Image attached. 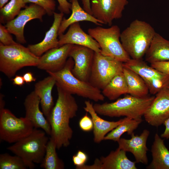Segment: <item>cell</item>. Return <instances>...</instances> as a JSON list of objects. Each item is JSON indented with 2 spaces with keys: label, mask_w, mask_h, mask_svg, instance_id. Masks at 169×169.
Instances as JSON below:
<instances>
[{
  "label": "cell",
  "mask_w": 169,
  "mask_h": 169,
  "mask_svg": "<svg viewBox=\"0 0 169 169\" xmlns=\"http://www.w3.org/2000/svg\"><path fill=\"white\" fill-rule=\"evenodd\" d=\"M57 88L58 98L47 119L51 127L50 138L59 150L70 145L73 135L70 120L76 116L78 106L72 95L58 86Z\"/></svg>",
  "instance_id": "6da1fadb"
},
{
  "label": "cell",
  "mask_w": 169,
  "mask_h": 169,
  "mask_svg": "<svg viewBox=\"0 0 169 169\" xmlns=\"http://www.w3.org/2000/svg\"><path fill=\"white\" fill-rule=\"evenodd\" d=\"M156 33L149 23L136 19L121 33L120 40L131 59H142Z\"/></svg>",
  "instance_id": "7a4b0ae2"
},
{
  "label": "cell",
  "mask_w": 169,
  "mask_h": 169,
  "mask_svg": "<svg viewBox=\"0 0 169 169\" xmlns=\"http://www.w3.org/2000/svg\"><path fill=\"white\" fill-rule=\"evenodd\" d=\"M155 97L147 95L139 97L128 95L114 102L95 104L93 107L100 115L111 117L125 116L139 120L142 119Z\"/></svg>",
  "instance_id": "3957f363"
},
{
  "label": "cell",
  "mask_w": 169,
  "mask_h": 169,
  "mask_svg": "<svg viewBox=\"0 0 169 169\" xmlns=\"http://www.w3.org/2000/svg\"><path fill=\"white\" fill-rule=\"evenodd\" d=\"M74 64V60L69 57L61 69L55 72H47L55 79L56 86L68 93L95 102L103 101L105 97L100 90L93 86L89 82L78 79L73 74L72 69Z\"/></svg>",
  "instance_id": "277c9868"
},
{
  "label": "cell",
  "mask_w": 169,
  "mask_h": 169,
  "mask_svg": "<svg viewBox=\"0 0 169 169\" xmlns=\"http://www.w3.org/2000/svg\"><path fill=\"white\" fill-rule=\"evenodd\" d=\"M46 134L42 129L34 128L30 134L7 149L20 157L27 168L33 169L35 163L40 164L44 156L49 140Z\"/></svg>",
  "instance_id": "5b68a950"
},
{
  "label": "cell",
  "mask_w": 169,
  "mask_h": 169,
  "mask_svg": "<svg viewBox=\"0 0 169 169\" xmlns=\"http://www.w3.org/2000/svg\"><path fill=\"white\" fill-rule=\"evenodd\" d=\"M39 58L19 44L5 45L0 43V70L9 78L24 67H37Z\"/></svg>",
  "instance_id": "8992f818"
},
{
  "label": "cell",
  "mask_w": 169,
  "mask_h": 169,
  "mask_svg": "<svg viewBox=\"0 0 169 169\" xmlns=\"http://www.w3.org/2000/svg\"><path fill=\"white\" fill-rule=\"evenodd\" d=\"M88 32L98 43L102 55L124 63L131 58L120 40V29L117 25L104 28L100 26L89 28Z\"/></svg>",
  "instance_id": "52a82bcc"
},
{
  "label": "cell",
  "mask_w": 169,
  "mask_h": 169,
  "mask_svg": "<svg viewBox=\"0 0 169 169\" xmlns=\"http://www.w3.org/2000/svg\"><path fill=\"white\" fill-rule=\"evenodd\" d=\"M34 127L25 117L18 118L9 110H0V138L9 143H15L30 134Z\"/></svg>",
  "instance_id": "ba28073f"
},
{
  "label": "cell",
  "mask_w": 169,
  "mask_h": 169,
  "mask_svg": "<svg viewBox=\"0 0 169 169\" xmlns=\"http://www.w3.org/2000/svg\"><path fill=\"white\" fill-rule=\"evenodd\" d=\"M123 63L100 52H95L89 82L102 90L113 77L123 72Z\"/></svg>",
  "instance_id": "9c48e42d"
},
{
  "label": "cell",
  "mask_w": 169,
  "mask_h": 169,
  "mask_svg": "<svg viewBox=\"0 0 169 169\" xmlns=\"http://www.w3.org/2000/svg\"><path fill=\"white\" fill-rule=\"evenodd\" d=\"M128 0H90L92 15L102 24L110 26L115 19L122 16Z\"/></svg>",
  "instance_id": "30bf717a"
},
{
  "label": "cell",
  "mask_w": 169,
  "mask_h": 169,
  "mask_svg": "<svg viewBox=\"0 0 169 169\" xmlns=\"http://www.w3.org/2000/svg\"><path fill=\"white\" fill-rule=\"evenodd\" d=\"M46 14V11L42 7L31 3L26 6L16 18L7 23L5 26L11 34L15 35L18 42L25 44L26 41L24 36V30L26 24L34 19H38L42 22L43 16Z\"/></svg>",
  "instance_id": "8fae6325"
},
{
  "label": "cell",
  "mask_w": 169,
  "mask_h": 169,
  "mask_svg": "<svg viewBox=\"0 0 169 169\" xmlns=\"http://www.w3.org/2000/svg\"><path fill=\"white\" fill-rule=\"evenodd\" d=\"M95 52L86 47L74 45L69 57L74 62L72 69L73 74L78 79L89 82L93 63Z\"/></svg>",
  "instance_id": "7c38bea8"
},
{
  "label": "cell",
  "mask_w": 169,
  "mask_h": 169,
  "mask_svg": "<svg viewBox=\"0 0 169 169\" xmlns=\"http://www.w3.org/2000/svg\"><path fill=\"white\" fill-rule=\"evenodd\" d=\"M149 125L158 127L169 116V89L167 87L157 93L144 116Z\"/></svg>",
  "instance_id": "4fadbf2b"
},
{
  "label": "cell",
  "mask_w": 169,
  "mask_h": 169,
  "mask_svg": "<svg viewBox=\"0 0 169 169\" xmlns=\"http://www.w3.org/2000/svg\"><path fill=\"white\" fill-rule=\"evenodd\" d=\"M73 44H68L51 49L39 57L37 67L47 72H55L65 65Z\"/></svg>",
  "instance_id": "5bb4252c"
},
{
  "label": "cell",
  "mask_w": 169,
  "mask_h": 169,
  "mask_svg": "<svg viewBox=\"0 0 169 169\" xmlns=\"http://www.w3.org/2000/svg\"><path fill=\"white\" fill-rule=\"evenodd\" d=\"M126 152L118 147L107 156L96 159L92 165H85L82 169H137L136 162L130 160Z\"/></svg>",
  "instance_id": "9a60e30c"
},
{
  "label": "cell",
  "mask_w": 169,
  "mask_h": 169,
  "mask_svg": "<svg viewBox=\"0 0 169 169\" xmlns=\"http://www.w3.org/2000/svg\"><path fill=\"white\" fill-rule=\"evenodd\" d=\"M58 39L59 47L70 44L88 47L95 52L101 51L97 42L83 30L79 22L71 25L65 34L59 35Z\"/></svg>",
  "instance_id": "2e32d148"
},
{
  "label": "cell",
  "mask_w": 169,
  "mask_h": 169,
  "mask_svg": "<svg viewBox=\"0 0 169 169\" xmlns=\"http://www.w3.org/2000/svg\"><path fill=\"white\" fill-rule=\"evenodd\" d=\"M149 134L150 131L145 129L140 135H135L133 133L130 139L120 138L117 142L118 148L126 152L132 153L136 162L146 165L148 163L146 154L148 149L146 142Z\"/></svg>",
  "instance_id": "e0dca14e"
},
{
  "label": "cell",
  "mask_w": 169,
  "mask_h": 169,
  "mask_svg": "<svg viewBox=\"0 0 169 169\" xmlns=\"http://www.w3.org/2000/svg\"><path fill=\"white\" fill-rule=\"evenodd\" d=\"M40 98L34 91L28 94L24 102L25 117L31 122L34 128H41L50 136L51 127L43 112L40 109Z\"/></svg>",
  "instance_id": "ac0fdd59"
},
{
  "label": "cell",
  "mask_w": 169,
  "mask_h": 169,
  "mask_svg": "<svg viewBox=\"0 0 169 169\" xmlns=\"http://www.w3.org/2000/svg\"><path fill=\"white\" fill-rule=\"evenodd\" d=\"M64 14L54 12L52 24L46 32L43 40L38 44L28 45L27 47L34 54L39 57L49 50L59 47L58 31Z\"/></svg>",
  "instance_id": "d6986e66"
},
{
  "label": "cell",
  "mask_w": 169,
  "mask_h": 169,
  "mask_svg": "<svg viewBox=\"0 0 169 169\" xmlns=\"http://www.w3.org/2000/svg\"><path fill=\"white\" fill-rule=\"evenodd\" d=\"M84 110L90 115L93 125L94 140L97 143L104 140L106 135L123 122L125 117L116 121H110L104 120L99 117L93 107V105L90 100L84 102Z\"/></svg>",
  "instance_id": "ffe728a7"
},
{
  "label": "cell",
  "mask_w": 169,
  "mask_h": 169,
  "mask_svg": "<svg viewBox=\"0 0 169 169\" xmlns=\"http://www.w3.org/2000/svg\"><path fill=\"white\" fill-rule=\"evenodd\" d=\"M56 83L54 78L49 75L38 81L34 85V91L40 98L42 111L46 119L49 117L54 105L52 92Z\"/></svg>",
  "instance_id": "44dd1931"
},
{
  "label": "cell",
  "mask_w": 169,
  "mask_h": 169,
  "mask_svg": "<svg viewBox=\"0 0 169 169\" xmlns=\"http://www.w3.org/2000/svg\"><path fill=\"white\" fill-rule=\"evenodd\" d=\"M123 65L137 74L146 84L158 79L169 80V75L164 74L149 66L142 59H131L123 63Z\"/></svg>",
  "instance_id": "7402d4cb"
},
{
  "label": "cell",
  "mask_w": 169,
  "mask_h": 169,
  "mask_svg": "<svg viewBox=\"0 0 169 169\" xmlns=\"http://www.w3.org/2000/svg\"><path fill=\"white\" fill-rule=\"evenodd\" d=\"M70 2L72 13L68 18L63 17L59 28L58 35L63 34L71 25L81 21L90 22L98 26H102L101 22L81 7L78 0H70Z\"/></svg>",
  "instance_id": "603a6c76"
},
{
  "label": "cell",
  "mask_w": 169,
  "mask_h": 169,
  "mask_svg": "<svg viewBox=\"0 0 169 169\" xmlns=\"http://www.w3.org/2000/svg\"><path fill=\"white\" fill-rule=\"evenodd\" d=\"M145 56L150 64L169 61V40L156 33Z\"/></svg>",
  "instance_id": "cb8c5ba5"
},
{
  "label": "cell",
  "mask_w": 169,
  "mask_h": 169,
  "mask_svg": "<svg viewBox=\"0 0 169 169\" xmlns=\"http://www.w3.org/2000/svg\"><path fill=\"white\" fill-rule=\"evenodd\" d=\"M151 151L152 160L147 169H169V151L157 133L155 135Z\"/></svg>",
  "instance_id": "d4e9b609"
},
{
  "label": "cell",
  "mask_w": 169,
  "mask_h": 169,
  "mask_svg": "<svg viewBox=\"0 0 169 169\" xmlns=\"http://www.w3.org/2000/svg\"><path fill=\"white\" fill-rule=\"evenodd\" d=\"M123 72L128 87V94L139 97L148 95L149 92L148 87L139 75L124 66Z\"/></svg>",
  "instance_id": "484cf974"
},
{
  "label": "cell",
  "mask_w": 169,
  "mask_h": 169,
  "mask_svg": "<svg viewBox=\"0 0 169 169\" xmlns=\"http://www.w3.org/2000/svg\"><path fill=\"white\" fill-rule=\"evenodd\" d=\"M102 93L110 100H116L122 95L128 94V87L123 72L113 77L102 90Z\"/></svg>",
  "instance_id": "4316f807"
},
{
  "label": "cell",
  "mask_w": 169,
  "mask_h": 169,
  "mask_svg": "<svg viewBox=\"0 0 169 169\" xmlns=\"http://www.w3.org/2000/svg\"><path fill=\"white\" fill-rule=\"evenodd\" d=\"M56 144L51 138L47 143L44 158L40 164L41 168L44 169H63L65 166L64 162L57 154Z\"/></svg>",
  "instance_id": "83f0119b"
},
{
  "label": "cell",
  "mask_w": 169,
  "mask_h": 169,
  "mask_svg": "<svg viewBox=\"0 0 169 169\" xmlns=\"http://www.w3.org/2000/svg\"><path fill=\"white\" fill-rule=\"evenodd\" d=\"M142 121V119L135 120L125 117V120L107 134L104 140L118 142L123 134L126 132L131 135Z\"/></svg>",
  "instance_id": "f1b7e54d"
},
{
  "label": "cell",
  "mask_w": 169,
  "mask_h": 169,
  "mask_svg": "<svg viewBox=\"0 0 169 169\" xmlns=\"http://www.w3.org/2000/svg\"><path fill=\"white\" fill-rule=\"evenodd\" d=\"M26 4L23 0H10L0 8V22L6 24L13 20L19 13L21 8H25Z\"/></svg>",
  "instance_id": "f546056e"
},
{
  "label": "cell",
  "mask_w": 169,
  "mask_h": 169,
  "mask_svg": "<svg viewBox=\"0 0 169 169\" xmlns=\"http://www.w3.org/2000/svg\"><path fill=\"white\" fill-rule=\"evenodd\" d=\"M27 167L23 159L16 155L7 153L0 155V169H26Z\"/></svg>",
  "instance_id": "4dcf8cb0"
},
{
  "label": "cell",
  "mask_w": 169,
  "mask_h": 169,
  "mask_svg": "<svg viewBox=\"0 0 169 169\" xmlns=\"http://www.w3.org/2000/svg\"><path fill=\"white\" fill-rule=\"evenodd\" d=\"M26 4L28 3H34L43 8L49 16L54 14L56 8L55 0H23Z\"/></svg>",
  "instance_id": "1f68e13d"
},
{
  "label": "cell",
  "mask_w": 169,
  "mask_h": 169,
  "mask_svg": "<svg viewBox=\"0 0 169 169\" xmlns=\"http://www.w3.org/2000/svg\"><path fill=\"white\" fill-rule=\"evenodd\" d=\"M11 33L5 26L0 24V43L5 45H10L17 44L13 39Z\"/></svg>",
  "instance_id": "d6a6232c"
},
{
  "label": "cell",
  "mask_w": 169,
  "mask_h": 169,
  "mask_svg": "<svg viewBox=\"0 0 169 169\" xmlns=\"http://www.w3.org/2000/svg\"><path fill=\"white\" fill-rule=\"evenodd\" d=\"M88 159L87 154L80 150H78L76 154L72 157V161L74 165L76 166V169H80L85 165Z\"/></svg>",
  "instance_id": "836d02e7"
},
{
  "label": "cell",
  "mask_w": 169,
  "mask_h": 169,
  "mask_svg": "<svg viewBox=\"0 0 169 169\" xmlns=\"http://www.w3.org/2000/svg\"><path fill=\"white\" fill-rule=\"evenodd\" d=\"M79 126L80 129L85 132L90 131L93 130L94 125L92 120L87 113L80 120Z\"/></svg>",
  "instance_id": "e575fe53"
},
{
  "label": "cell",
  "mask_w": 169,
  "mask_h": 169,
  "mask_svg": "<svg viewBox=\"0 0 169 169\" xmlns=\"http://www.w3.org/2000/svg\"><path fill=\"white\" fill-rule=\"evenodd\" d=\"M151 65L159 72L169 75V61L153 62L151 64Z\"/></svg>",
  "instance_id": "d590c367"
},
{
  "label": "cell",
  "mask_w": 169,
  "mask_h": 169,
  "mask_svg": "<svg viewBox=\"0 0 169 169\" xmlns=\"http://www.w3.org/2000/svg\"><path fill=\"white\" fill-rule=\"evenodd\" d=\"M59 5L58 9L60 12L68 14L70 12L71 4L67 0H57Z\"/></svg>",
  "instance_id": "8d00e7d4"
},
{
  "label": "cell",
  "mask_w": 169,
  "mask_h": 169,
  "mask_svg": "<svg viewBox=\"0 0 169 169\" xmlns=\"http://www.w3.org/2000/svg\"><path fill=\"white\" fill-rule=\"evenodd\" d=\"M165 126L164 132L161 135L162 138L169 139V116L164 121L163 123Z\"/></svg>",
  "instance_id": "74e56055"
},
{
  "label": "cell",
  "mask_w": 169,
  "mask_h": 169,
  "mask_svg": "<svg viewBox=\"0 0 169 169\" xmlns=\"http://www.w3.org/2000/svg\"><path fill=\"white\" fill-rule=\"evenodd\" d=\"M13 81V83L14 85L22 86L25 83L23 76L17 75L15 77L12 79Z\"/></svg>",
  "instance_id": "f35d334b"
},
{
  "label": "cell",
  "mask_w": 169,
  "mask_h": 169,
  "mask_svg": "<svg viewBox=\"0 0 169 169\" xmlns=\"http://www.w3.org/2000/svg\"><path fill=\"white\" fill-rule=\"evenodd\" d=\"M23 77L25 82L29 83L33 81H35L36 79L34 77L33 74L31 72H27L24 74Z\"/></svg>",
  "instance_id": "ab89813d"
},
{
  "label": "cell",
  "mask_w": 169,
  "mask_h": 169,
  "mask_svg": "<svg viewBox=\"0 0 169 169\" xmlns=\"http://www.w3.org/2000/svg\"><path fill=\"white\" fill-rule=\"evenodd\" d=\"M83 8L89 13L92 15L90 6V0H82Z\"/></svg>",
  "instance_id": "60d3db41"
},
{
  "label": "cell",
  "mask_w": 169,
  "mask_h": 169,
  "mask_svg": "<svg viewBox=\"0 0 169 169\" xmlns=\"http://www.w3.org/2000/svg\"><path fill=\"white\" fill-rule=\"evenodd\" d=\"M5 103L4 100L3 99L2 95H0V110H1L4 108L5 105Z\"/></svg>",
  "instance_id": "b9f144b4"
},
{
  "label": "cell",
  "mask_w": 169,
  "mask_h": 169,
  "mask_svg": "<svg viewBox=\"0 0 169 169\" xmlns=\"http://www.w3.org/2000/svg\"><path fill=\"white\" fill-rule=\"evenodd\" d=\"M9 0H0V8L4 6Z\"/></svg>",
  "instance_id": "7bdbcfd3"
},
{
  "label": "cell",
  "mask_w": 169,
  "mask_h": 169,
  "mask_svg": "<svg viewBox=\"0 0 169 169\" xmlns=\"http://www.w3.org/2000/svg\"><path fill=\"white\" fill-rule=\"evenodd\" d=\"M167 88H168V89H169V84H168V85H167Z\"/></svg>",
  "instance_id": "ee69618b"
}]
</instances>
